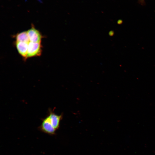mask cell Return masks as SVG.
I'll return each mask as SVG.
<instances>
[{
  "mask_svg": "<svg viewBox=\"0 0 155 155\" xmlns=\"http://www.w3.org/2000/svg\"><path fill=\"white\" fill-rule=\"evenodd\" d=\"M28 43L16 41L15 42V45L18 53L24 60L27 59Z\"/></svg>",
  "mask_w": 155,
  "mask_h": 155,
  "instance_id": "cell-5",
  "label": "cell"
},
{
  "mask_svg": "<svg viewBox=\"0 0 155 155\" xmlns=\"http://www.w3.org/2000/svg\"><path fill=\"white\" fill-rule=\"evenodd\" d=\"M30 42L35 43H41L43 37L40 31L32 25L31 28L27 31Z\"/></svg>",
  "mask_w": 155,
  "mask_h": 155,
  "instance_id": "cell-4",
  "label": "cell"
},
{
  "mask_svg": "<svg viewBox=\"0 0 155 155\" xmlns=\"http://www.w3.org/2000/svg\"><path fill=\"white\" fill-rule=\"evenodd\" d=\"M42 123L39 129L42 132L50 135L55 134L56 130L51 124L47 116L42 119Z\"/></svg>",
  "mask_w": 155,
  "mask_h": 155,
  "instance_id": "cell-3",
  "label": "cell"
},
{
  "mask_svg": "<svg viewBox=\"0 0 155 155\" xmlns=\"http://www.w3.org/2000/svg\"><path fill=\"white\" fill-rule=\"evenodd\" d=\"M16 41L24 42L29 43L30 40L27 31H24L17 34L15 36Z\"/></svg>",
  "mask_w": 155,
  "mask_h": 155,
  "instance_id": "cell-6",
  "label": "cell"
},
{
  "mask_svg": "<svg viewBox=\"0 0 155 155\" xmlns=\"http://www.w3.org/2000/svg\"><path fill=\"white\" fill-rule=\"evenodd\" d=\"M138 2L142 5H144L145 4L144 0H138Z\"/></svg>",
  "mask_w": 155,
  "mask_h": 155,
  "instance_id": "cell-7",
  "label": "cell"
},
{
  "mask_svg": "<svg viewBox=\"0 0 155 155\" xmlns=\"http://www.w3.org/2000/svg\"><path fill=\"white\" fill-rule=\"evenodd\" d=\"M47 116L51 125L57 130L59 128L60 122L63 117L62 115H57L53 110L50 108L49 109Z\"/></svg>",
  "mask_w": 155,
  "mask_h": 155,
  "instance_id": "cell-2",
  "label": "cell"
},
{
  "mask_svg": "<svg viewBox=\"0 0 155 155\" xmlns=\"http://www.w3.org/2000/svg\"><path fill=\"white\" fill-rule=\"evenodd\" d=\"M42 53L41 43H35L30 42L28 43L27 59L39 56Z\"/></svg>",
  "mask_w": 155,
  "mask_h": 155,
  "instance_id": "cell-1",
  "label": "cell"
}]
</instances>
